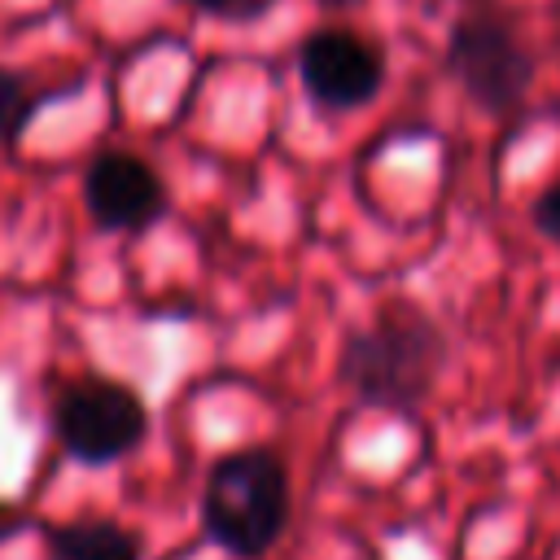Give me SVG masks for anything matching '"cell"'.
Wrapping results in <instances>:
<instances>
[{"label":"cell","instance_id":"obj_9","mask_svg":"<svg viewBox=\"0 0 560 560\" xmlns=\"http://www.w3.org/2000/svg\"><path fill=\"white\" fill-rule=\"evenodd\" d=\"M179 4H188V9H192V13H201V18L245 26V22L267 18V13H271L280 0H179Z\"/></svg>","mask_w":560,"mask_h":560},{"label":"cell","instance_id":"obj_12","mask_svg":"<svg viewBox=\"0 0 560 560\" xmlns=\"http://www.w3.org/2000/svg\"><path fill=\"white\" fill-rule=\"evenodd\" d=\"M324 9H350V4H359V0H319Z\"/></svg>","mask_w":560,"mask_h":560},{"label":"cell","instance_id":"obj_10","mask_svg":"<svg viewBox=\"0 0 560 560\" xmlns=\"http://www.w3.org/2000/svg\"><path fill=\"white\" fill-rule=\"evenodd\" d=\"M529 223H534L538 236H547L551 245H560V175L534 197V206H529Z\"/></svg>","mask_w":560,"mask_h":560},{"label":"cell","instance_id":"obj_7","mask_svg":"<svg viewBox=\"0 0 560 560\" xmlns=\"http://www.w3.org/2000/svg\"><path fill=\"white\" fill-rule=\"evenodd\" d=\"M44 547L52 560H140V534L109 516L48 525Z\"/></svg>","mask_w":560,"mask_h":560},{"label":"cell","instance_id":"obj_6","mask_svg":"<svg viewBox=\"0 0 560 560\" xmlns=\"http://www.w3.org/2000/svg\"><path fill=\"white\" fill-rule=\"evenodd\" d=\"M83 210L92 228L114 236H140L171 210L162 175L131 149H101L83 166Z\"/></svg>","mask_w":560,"mask_h":560},{"label":"cell","instance_id":"obj_2","mask_svg":"<svg viewBox=\"0 0 560 560\" xmlns=\"http://www.w3.org/2000/svg\"><path fill=\"white\" fill-rule=\"evenodd\" d=\"M289 525V468L271 446L223 451L201 481V529L236 560H262Z\"/></svg>","mask_w":560,"mask_h":560},{"label":"cell","instance_id":"obj_11","mask_svg":"<svg viewBox=\"0 0 560 560\" xmlns=\"http://www.w3.org/2000/svg\"><path fill=\"white\" fill-rule=\"evenodd\" d=\"M31 521H26V512L18 508V503H0V542H9L18 529H26Z\"/></svg>","mask_w":560,"mask_h":560},{"label":"cell","instance_id":"obj_3","mask_svg":"<svg viewBox=\"0 0 560 560\" xmlns=\"http://www.w3.org/2000/svg\"><path fill=\"white\" fill-rule=\"evenodd\" d=\"M534 48L499 0H468L446 31V74L490 118L512 114L534 83Z\"/></svg>","mask_w":560,"mask_h":560},{"label":"cell","instance_id":"obj_4","mask_svg":"<svg viewBox=\"0 0 560 560\" xmlns=\"http://www.w3.org/2000/svg\"><path fill=\"white\" fill-rule=\"evenodd\" d=\"M52 438L61 451L88 468H105L127 459L149 433L144 398L114 376H79L57 389L48 407Z\"/></svg>","mask_w":560,"mask_h":560},{"label":"cell","instance_id":"obj_1","mask_svg":"<svg viewBox=\"0 0 560 560\" xmlns=\"http://www.w3.org/2000/svg\"><path fill=\"white\" fill-rule=\"evenodd\" d=\"M451 368L446 328L411 298H389L368 324L350 328L337 354V376L359 407L416 416Z\"/></svg>","mask_w":560,"mask_h":560},{"label":"cell","instance_id":"obj_8","mask_svg":"<svg viewBox=\"0 0 560 560\" xmlns=\"http://www.w3.org/2000/svg\"><path fill=\"white\" fill-rule=\"evenodd\" d=\"M35 105H39V101H35L31 83H26L18 70L0 66V144H13V140L22 136V127L31 122Z\"/></svg>","mask_w":560,"mask_h":560},{"label":"cell","instance_id":"obj_5","mask_svg":"<svg viewBox=\"0 0 560 560\" xmlns=\"http://www.w3.org/2000/svg\"><path fill=\"white\" fill-rule=\"evenodd\" d=\"M298 83L324 114L363 109L385 88V48L350 26H319L298 44Z\"/></svg>","mask_w":560,"mask_h":560}]
</instances>
